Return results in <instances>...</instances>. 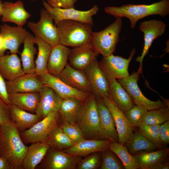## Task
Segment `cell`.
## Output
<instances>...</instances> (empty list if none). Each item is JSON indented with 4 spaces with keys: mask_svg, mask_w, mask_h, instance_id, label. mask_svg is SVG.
<instances>
[{
    "mask_svg": "<svg viewBox=\"0 0 169 169\" xmlns=\"http://www.w3.org/2000/svg\"><path fill=\"white\" fill-rule=\"evenodd\" d=\"M99 54L90 42L70 49L69 64L75 69L84 70L97 59Z\"/></svg>",
    "mask_w": 169,
    "mask_h": 169,
    "instance_id": "17",
    "label": "cell"
},
{
    "mask_svg": "<svg viewBox=\"0 0 169 169\" xmlns=\"http://www.w3.org/2000/svg\"><path fill=\"white\" fill-rule=\"evenodd\" d=\"M46 142H39L31 144L28 147L26 155L23 161V169H34L43 160L50 148Z\"/></svg>",
    "mask_w": 169,
    "mask_h": 169,
    "instance_id": "30",
    "label": "cell"
},
{
    "mask_svg": "<svg viewBox=\"0 0 169 169\" xmlns=\"http://www.w3.org/2000/svg\"><path fill=\"white\" fill-rule=\"evenodd\" d=\"M59 43L73 48L90 42L92 25L79 21L64 20L56 25Z\"/></svg>",
    "mask_w": 169,
    "mask_h": 169,
    "instance_id": "3",
    "label": "cell"
},
{
    "mask_svg": "<svg viewBox=\"0 0 169 169\" xmlns=\"http://www.w3.org/2000/svg\"><path fill=\"white\" fill-rule=\"evenodd\" d=\"M39 21L35 23L30 21L28 27L34 34L52 46L59 43L58 30L54 21L48 12L42 8L40 12Z\"/></svg>",
    "mask_w": 169,
    "mask_h": 169,
    "instance_id": "10",
    "label": "cell"
},
{
    "mask_svg": "<svg viewBox=\"0 0 169 169\" xmlns=\"http://www.w3.org/2000/svg\"><path fill=\"white\" fill-rule=\"evenodd\" d=\"M122 25L121 18L117 17L115 21L103 30L92 32L90 42L99 54L107 57L113 54L119 41Z\"/></svg>",
    "mask_w": 169,
    "mask_h": 169,
    "instance_id": "5",
    "label": "cell"
},
{
    "mask_svg": "<svg viewBox=\"0 0 169 169\" xmlns=\"http://www.w3.org/2000/svg\"><path fill=\"white\" fill-rule=\"evenodd\" d=\"M34 36L29 33L23 42V48L21 54L23 70L25 74H35V64L34 56L37 50L34 47Z\"/></svg>",
    "mask_w": 169,
    "mask_h": 169,
    "instance_id": "31",
    "label": "cell"
},
{
    "mask_svg": "<svg viewBox=\"0 0 169 169\" xmlns=\"http://www.w3.org/2000/svg\"><path fill=\"white\" fill-rule=\"evenodd\" d=\"M0 169H12L8 161L0 156Z\"/></svg>",
    "mask_w": 169,
    "mask_h": 169,
    "instance_id": "47",
    "label": "cell"
},
{
    "mask_svg": "<svg viewBox=\"0 0 169 169\" xmlns=\"http://www.w3.org/2000/svg\"><path fill=\"white\" fill-rule=\"evenodd\" d=\"M40 100L35 114L40 120L52 112H58L62 99L51 88L43 85L39 91Z\"/></svg>",
    "mask_w": 169,
    "mask_h": 169,
    "instance_id": "16",
    "label": "cell"
},
{
    "mask_svg": "<svg viewBox=\"0 0 169 169\" xmlns=\"http://www.w3.org/2000/svg\"><path fill=\"white\" fill-rule=\"evenodd\" d=\"M31 0V1H35L36 0Z\"/></svg>",
    "mask_w": 169,
    "mask_h": 169,
    "instance_id": "50",
    "label": "cell"
},
{
    "mask_svg": "<svg viewBox=\"0 0 169 169\" xmlns=\"http://www.w3.org/2000/svg\"><path fill=\"white\" fill-rule=\"evenodd\" d=\"M6 50L3 39L0 35V56L4 55Z\"/></svg>",
    "mask_w": 169,
    "mask_h": 169,
    "instance_id": "48",
    "label": "cell"
},
{
    "mask_svg": "<svg viewBox=\"0 0 169 169\" xmlns=\"http://www.w3.org/2000/svg\"><path fill=\"white\" fill-rule=\"evenodd\" d=\"M3 7V3L1 0H0V17H1Z\"/></svg>",
    "mask_w": 169,
    "mask_h": 169,
    "instance_id": "49",
    "label": "cell"
},
{
    "mask_svg": "<svg viewBox=\"0 0 169 169\" xmlns=\"http://www.w3.org/2000/svg\"><path fill=\"white\" fill-rule=\"evenodd\" d=\"M8 107L11 121L19 132L30 128L40 120L35 114L28 112L11 104Z\"/></svg>",
    "mask_w": 169,
    "mask_h": 169,
    "instance_id": "26",
    "label": "cell"
},
{
    "mask_svg": "<svg viewBox=\"0 0 169 169\" xmlns=\"http://www.w3.org/2000/svg\"><path fill=\"white\" fill-rule=\"evenodd\" d=\"M109 82V98L120 110L124 113L135 105L132 98L116 79Z\"/></svg>",
    "mask_w": 169,
    "mask_h": 169,
    "instance_id": "27",
    "label": "cell"
},
{
    "mask_svg": "<svg viewBox=\"0 0 169 169\" xmlns=\"http://www.w3.org/2000/svg\"><path fill=\"white\" fill-rule=\"evenodd\" d=\"M59 112H52L30 128L19 132L24 144L46 142L48 135L56 127Z\"/></svg>",
    "mask_w": 169,
    "mask_h": 169,
    "instance_id": "7",
    "label": "cell"
},
{
    "mask_svg": "<svg viewBox=\"0 0 169 169\" xmlns=\"http://www.w3.org/2000/svg\"><path fill=\"white\" fill-rule=\"evenodd\" d=\"M166 26L165 23L160 20L152 19L141 22L139 29L144 34V44L141 55L136 59V61L140 63L138 71L140 73L142 71V63L144 57L147 54L153 41L163 34Z\"/></svg>",
    "mask_w": 169,
    "mask_h": 169,
    "instance_id": "14",
    "label": "cell"
},
{
    "mask_svg": "<svg viewBox=\"0 0 169 169\" xmlns=\"http://www.w3.org/2000/svg\"><path fill=\"white\" fill-rule=\"evenodd\" d=\"M31 15L25 9L23 3L18 1L13 3H3L1 21L3 22H12L18 26L23 27L27 23Z\"/></svg>",
    "mask_w": 169,
    "mask_h": 169,
    "instance_id": "21",
    "label": "cell"
},
{
    "mask_svg": "<svg viewBox=\"0 0 169 169\" xmlns=\"http://www.w3.org/2000/svg\"><path fill=\"white\" fill-rule=\"evenodd\" d=\"M83 70L90 84L92 94L97 98H109V82L100 68L97 59Z\"/></svg>",
    "mask_w": 169,
    "mask_h": 169,
    "instance_id": "12",
    "label": "cell"
},
{
    "mask_svg": "<svg viewBox=\"0 0 169 169\" xmlns=\"http://www.w3.org/2000/svg\"><path fill=\"white\" fill-rule=\"evenodd\" d=\"M59 126L74 144L85 139L82 131L76 124L64 121Z\"/></svg>",
    "mask_w": 169,
    "mask_h": 169,
    "instance_id": "40",
    "label": "cell"
},
{
    "mask_svg": "<svg viewBox=\"0 0 169 169\" xmlns=\"http://www.w3.org/2000/svg\"><path fill=\"white\" fill-rule=\"evenodd\" d=\"M109 149L115 153L122 163L125 169H139L133 156L128 151L125 146L117 142H111Z\"/></svg>",
    "mask_w": 169,
    "mask_h": 169,
    "instance_id": "36",
    "label": "cell"
},
{
    "mask_svg": "<svg viewBox=\"0 0 169 169\" xmlns=\"http://www.w3.org/2000/svg\"><path fill=\"white\" fill-rule=\"evenodd\" d=\"M70 51L60 44L52 46L47 64L48 73L58 76L68 64Z\"/></svg>",
    "mask_w": 169,
    "mask_h": 169,
    "instance_id": "24",
    "label": "cell"
},
{
    "mask_svg": "<svg viewBox=\"0 0 169 169\" xmlns=\"http://www.w3.org/2000/svg\"><path fill=\"white\" fill-rule=\"evenodd\" d=\"M113 117L118 137V142L125 146L133 136L135 127L132 126L120 110L109 98L102 99Z\"/></svg>",
    "mask_w": 169,
    "mask_h": 169,
    "instance_id": "15",
    "label": "cell"
},
{
    "mask_svg": "<svg viewBox=\"0 0 169 169\" xmlns=\"http://www.w3.org/2000/svg\"><path fill=\"white\" fill-rule=\"evenodd\" d=\"M101 152L102 161L100 169H125L123 164L120 159L113 152L110 150L109 151V149Z\"/></svg>",
    "mask_w": 169,
    "mask_h": 169,
    "instance_id": "39",
    "label": "cell"
},
{
    "mask_svg": "<svg viewBox=\"0 0 169 169\" xmlns=\"http://www.w3.org/2000/svg\"><path fill=\"white\" fill-rule=\"evenodd\" d=\"M0 73L7 81H10L25 73L21 60L17 54L0 56Z\"/></svg>",
    "mask_w": 169,
    "mask_h": 169,
    "instance_id": "28",
    "label": "cell"
},
{
    "mask_svg": "<svg viewBox=\"0 0 169 169\" xmlns=\"http://www.w3.org/2000/svg\"><path fill=\"white\" fill-rule=\"evenodd\" d=\"M83 102L72 98L63 99L58 112L64 120L75 124Z\"/></svg>",
    "mask_w": 169,
    "mask_h": 169,
    "instance_id": "34",
    "label": "cell"
},
{
    "mask_svg": "<svg viewBox=\"0 0 169 169\" xmlns=\"http://www.w3.org/2000/svg\"><path fill=\"white\" fill-rule=\"evenodd\" d=\"M169 148H164L133 156L139 169H157L161 164L168 161Z\"/></svg>",
    "mask_w": 169,
    "mask_h": 169,
    "instance_id": "25",
    "label": "cell"
},
{
    "mask_svg": "<svg viewBox=\"0 0 169 169\" xmlns=\"http://www.w3.org/2000/svg\"><path fill=\"white\" fill-rule=\"evenodd\" d=\"M96 97L100 126L103 139L118 142V137L112 115L102 98Z\"/></svg>",
    "mask_w": 169,
    "mask_h": 169,
    "instance_id": "18",
    "label": "cell"
},
{
    "mask_svg": "<svg viewBox=\"0 0 169 169\" xmlns=\"http://www.w3.org/2000/svg\"><path fill=\"white\" fill-rule=\"evenodd\" d=\"M125 146L129 152L133 156L160 149L138 131L134 132L132 138Z\"/></svg>",
    "mask_w": 169,
    "mask_h": 169,
    "instance_id": "33",
    "label": "cell"
},
{
    "mask_svg": "<svg viewBox=\"0 0 169 169\" xmlns=\"http://www.w3.org/2000/svg\"><path fill=\"white\" fill-rule=\"evenodd\" d=\"M11 121L8 105L0 98V125Z\"/></svg>",
    "mask_w": 169,
    "mask_h": 169,
    "instance_id": "45",
    "label": "cell"
},
{
    "mask_svg": "<svg viewBox=\"0 0 169 169\" xmlns=\"http://www.w3.org/2000/svg\"><path fill=\"white\" fill-rule=\"evenodd\" d=\"M159 135L162 143L165 147L169 143V120L160 125Z\"/></svg>",
    "mask_w": 169,
    "mask_h": 169,
    "instance_id": "44",
    "label": "cell"
},
{
    "mask_svg": "<svg viewBox=\"0 0 169 169\" xmlns=\"http://www.w3.org/2000/svg\"><path fill=\"white\" fill-rule=\"evenodd\" d=\"M47 2L53 7L68 8L74 7L77 0H46Z\"/></svg>",
    "mask_w": 169,
    "mask_h": 169,
    "instance_id": "43",
    "label": "cell"
},
{
    "mask_svg": "<svg viewBox=\"0 0 169 169\" xmlns=\"http://www.w3.org/2000/svg\"><path fill=\"white\" fill-rule=\"evenodd\" d=\"M0 98L8 105L10 104L8 98L6 80L0 73Z\"/></svg>",
    "mask_w": 169,
    "mask_h": 169,
    "instance_id": "46",
    "label": "cell"
},
{
    "mask_svg": "<svg viewBox=\"0 0 169 169\" xmlns=\"http://www.w3.org/2000/svg\"><path fill=\"white\" fill-rule=\"evenodd\" d=\"M105 12L115 17H126L130 22V27L133 29L137 22L151 15H159L165 17L169 13V0H162L151 4L124 5L120 7H106Z\"/></svg>",
    "mask_w": 169,
    "mask_h": 169,
    "instance_id": "2",
    "label": "cell"
},
{
    "mask_svg": "<svg viewBox=\"0 0 169 169\" xmlns=\"http://www.w3.org/2000/svg\"></svg>",
    "mask_w": 169,
    "mask_h": 169,
    "instance_id": "51",
    "label": "cell"
},
{
    "mask_svg": "<svg viewBox=\"0 0 169 169\" xmlns=\"http://www.w3.org/2000/svg\"><path fill=\"white\" fill-rule=\"evenodd\" d=\"M111 142L107 139L104 140L85 139L74 144L72 146L65 150L64 151L70 155L81 157L108 149Z\"/></svg>",
    "mask_w": 169,
    "mask_h": 169,
    "instance_id": "23",
    "label": "cell"
},
{
    "mask_svg": "<svg viewBox=\"0 0 169 169\" xmlns=\"http://www.w3.org/2000/svg\"><path fill=\"white\" fill-rule=\"evenodd\" d=\"M81 156L69 155L50 146L45 156L38 166V169H74L81 160Z\"/></svg>",
    "mask_w": 169,
    "mask_h": 169,
    "instance_id": "11",
    "label": "cell"
},
{
    "mask_svg": "<svg viewBox=\"0 0 169 169\" xmlns=\"http://www.w3.org/2000/svg\"><path fill=\"white\" fill-rule=\"evenodd\" d=\"M100 156L99 153H95L81 160L77 165L79 169H95L100 163Z\"/></svg>",
    "mask_w": 169,
    "mask_h": 169,
    "instance_id": "42",
    "label": "cell"
},
{
    "mask_svg": "<svg viewBox=\"0 0 169 169\" xmlns=\"http://www.w3.org/2000/svg\"><path fill=\"white\" fill-rule=\"evenodd\" d=\"M140 74L138 71L133 72L131 75L118 81L132 98L135 105L146 110L169 106V103L160 100L153 101L144 95L137 83Z\"/></svg>",
    "mask_w": 169,
    "mask_h": 169,
    "instance_id": "6",
    "label": "cell"
},
{
    "mask_svg": "<svg viewBox=\"0 0 169 169\" xmlns=\"http://www.w3.org/2000/svg\"><path fill=\"white\" fill-rule=\"evenodd\" d=\"M0 28V35L3 39L6 50H9L11 54H17L20 45L30 33L23 27L11 26L6 23Z\"/></svg>",
    "mask_w": 169,
    "mask_h": 169,
    "instance_id": "19",
    "label": "cell"
},
{
    "mask_svg": "<svg viewBox=\"0 0 169 169\" xmlns=\"http://www.w3.org/2000/svg\"><path fill=\"white\" fill-rule=\"evenodd\" d=\"M46 142L50 146L61 151L69 148L74 144L61 127L58 125L50 133Z\"/></svg>",
    "mask_w": 169,
    "mask_h": 169,
    "instance_id": "35",
    "label": "cell"
},
{
    "mask_svg": "<svg viewBox=\"0 0 169 169\" xmlns=\"http://www.w3.org/2000/svg\"><path fill=\"white\" fill-rule=\"evenodd\" d=\"M75 124L85 136L103 139L102 136L96 97L91 94L81 106Z\"/></svg>",
    "mask_w": 169,
    "mask_h": 169,
    "instance_id": "4",
    "label": "cell"
},
{
    "mask_svg": "<svg viewBox=\"0 0 169 169\" xmlns=\"http://www.w3.org/2000/svg\"><path fill=\"white\" fill-rule=\"evenodd\" d=\"M57 77L68 85L79 91L92 93L90 84L83 70L75 69L68 63Z\"/></svg>",
    "mask_w": 169,
    "mask_h": 169,
    "instance_id": "22",
    "label": "cell"
},
{
    "mask_svg": "<svg viewBox=\"0 0 169 169\" xmlns=\"http://www.w3.org/2000/svg\"><path fill=\"white\" fill-rule=\"evenodd\" d=\"M0 156L6 159L12 169H23V161L28 146L11 121L0 125Z\"/></svg>",
    "mask_w": 169,
    "mask_h": 169,
    "instance_id": "1",
    "label": "cell"
},
{
    "mask_svg": "<svg viewBox=\"0 0 169 169\" xmlns=\"http://www.w3.org/2000/svg\"><path fill=\"white\" fill-rule=\"evenodd\" d=\"M168 120H169V107L165 106L147 111L141 124L160 125Z\"/></svg>",
    "mask_w": 169,
    "mask_h": 169,
    "instance_id": "37",
    "label": "cell"
},
{
    "mask_svg": "<svg viewBox=\"0 0 169 169\" xmlns=\"http://www.w3.org/2000/svg\"><path fill=\"white\" fill-rule=\"evenodd\" d=\"M147 110L135 105L124 113L130 124L134 127L141 125L146 113Z\"/></svg>",
    "mask_w": 169,
    "mask_h": 169,
    "instance_id": "41",
    "label": "cell"
},
{
    "mask_svg": "<svg viewBox=\"0 0 169 169\" xmlns=\"http://www.w3.org/2000/svg\"><path fill=\"white\" fill-rule=\"evenodd\" d=\"M135 53V49L134 48L128 59L115 56L113 54L103 57L98 64L109 82L113 79H121L130 75L128 71L129 65Z\"/></svg>",
    "mask_w": 169,
    "mask_h": 169,
    "instance_id": "9",
    "label": "cell"
},
{
    "mask_svg": "<svg viewBox=\"0 0 169 169\" xmlns=\"http://www.w3.org/2000/svg\"><path fill=\"white\" fill-rule=\"evenodd\" d=\"M33 40L38 47L37 57L35 61V74L38 76L48 73L47 64L52 46L36 36L34 37Z\"/></svg>",
    "mask_w": 169,
    "mask_h": 169,
    "instance_id": "32",
    "label": "cell"
},
{
    "mask_svg": "<svg viewBox=\"0 0 169 169\" xmlns=\"http://www.w3.org/2000/svg\"><path fill=\"white\" fill-rule=\"evenodd\" d=\"M8 94L39 92L43 84L35 74H24L10 81L6 80Z\"/></svg>",
    "mask_w": 169,
    "mask_h": 169,
    "instance_id": "20",
    "label": "cell"
},
{
    "mask_svg": "<svg viewBox=\"0 0 169 169\" xmlns=\"http://www.w3.org/2000/svg\"><path fill=\"white\" fill-rule=\"evenodd\" d=\"M160 125H147L142 124L138 127V131L159 149L165 147L162 143L159 137Z\"/></svg>",
    "mask_w": 169,
    "mask_h": 169,
    "instance_id": "38",
    "label": "cell"
},
{
    "mask_svg": "<svg viewBox=\"0 0 169 169\" xmlns=\"http://www.w3.org/2000/svg\"><path fill=\"white\" fill-rule=\"evenodd\" d=\"M38 77L43 85L51 88L62 99L72 98L84 101L91 94L79 91L66 84L58 77L48 73Z\"/></svg>",
    "mask_w": 169,
    "mask_h": 169,
    "instance_id": "13",
    "label": "cell"
},
{
    "mask_svg": "<svg viewBox=\"0 0 169 169\" xmlns=\"http://www.w3.org/2000/svg\"><path fill=\"white\" fill-rule=\"evenodd\" d=\"M42 2L44 8L50 15L56 26L59 22L64 20L77 21L92 25V17L97 13L99 10L96 5L88 10L80 11L73 8H63L53 7L44 0H43Z\"/></svg>",
    "mask_w": 169,
    "mask_h": 169,
    "instance_id": "8",
    "label": "cell"
},
{
    "mask_svg": "<svg viewBox=\"0 0 169 169\" xmlns=\"http://www.w3.org/2000/svg\"><path fill=\"white\" fill-rule=\"evenodd\" d=\"M10 104L35 114L40 99L39 92L8 94Z\"/></svg>",
    "mask_w": 169,
    "mask_h": 169,
    "instance_id": "29",
    "label": "cell"
}]
</instances>
